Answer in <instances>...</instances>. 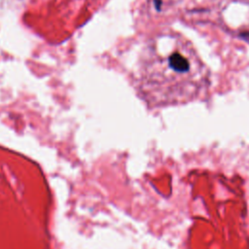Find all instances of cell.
I'll list each match as a JSON object with an SVG mask.
<instances>
[{
    "instance_id": "obj_1",
    "label": "cell",
    "mask_w": 249,
    "mask_h": 249,
    "mask_svg": "<svg viewBox=\"0 0 249 249\" xmlns=\"http://www.w3.org/2000/svg\"><path fill=\"white\" fill-rule=\"evenodd\" d=\"M135 82L148 104L176 105L200 96L210 85V72L187 38L165 30L153 35L144 46Z\"/></svg>"
}]
</instances>
